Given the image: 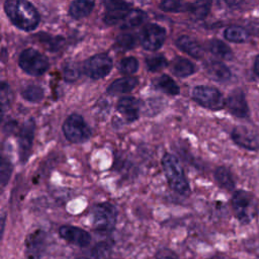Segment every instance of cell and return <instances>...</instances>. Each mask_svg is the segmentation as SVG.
<instances>
[{
  "mask_svg": "<svg viewBox=\"0 0 259 259\" xmlns=\"http://www.w3.org/2000/svg\"><path fill=\"white\" fill-rule=\"evenodd\" d=\"M4 9L11 22L22 30H32L39 22L36 9L26 0H6Z\"/></svg>",
  "mask_w": 259,
  "mask_h": 259,
  "instance_id": "6da1fadb",
  "label": "cell"
},
{
  "mask_svg": "<svg viewBox=\"0 0 259 259\" xmlns=\"http://www.w3.org/2000/svg\"><path fill=\"white\" fill-rule=\"evenodd\" d=\"M161 164L168 184L172 190L183 196L189 195L190 186L178 158L173 154L166 153L162 157Z\"/></svg>",
  "mask_w": 259,
  "mask_h": 259,
  "instance_id": "7a4b0ae2",
  "label": "cell"
},
{
  "mask_svg": "<svg viewBox=\"0 0 259 259\" xmlns=\"http://www.w3.org/2000/svg\"><path fill=\"white\" fill-rule=\"evenodd\" d=\"M62 130L65 138L74 144L85 143L91 137V130L83 116L78 113L70 114L65 119Z\"/></svg>",
  "mask_w": 259,
  "mask_h": 259,
  "instance_id": "3957f363",
  "label": "cell"
},
{
  "mask_svg": "<svg viewBox=\"0 0 259 259\" xmlns=\"http://www.w3.org/2000/svg\"><path fill=\"white\" fill-rule=\"evenodd\" d=\"M92 219V224L95 231L100 233H108L111 232L115 226L117 210L113 204L109 202H101L93 207Z\"/></svg>",
  "mask_w": 259,
  "mask_h": 259,
  "instance_id": "277c9868",
  "label": "cell"
},
{
  "mask_svg": "<svg viewBox=\"0 0 259 259\" xmlns=\"http://www.w3.org/2000/svg\"><path fill=\"white\" fill-rule=\"evenodd\" d=\"M19 66L29 75L40 76L48 70L49 62L47 58L36 50L26 49L19 57Z\"/></svg>",
  "mask_w": 259,
  "mask_h": 259,
  "instance_id": "5b68a950",
  "label": "cell"
},
{
  "mask_svg": "<svg viewBox=\"0 0 259 259\" xmlns=\"http://www.w3.org/2000/svg\"><path fill=\"white\" fill-rule=\"evenodd\" d=\"M232 205L237 219L246 224L255 214V202L253 196L245 190H237L232 197Z\"/></svg>",
  "mask_w": 259,
  "mask_h": 259,
  "instance_id": "8992f818",
  "label": "cell"
},
{
  "mask_svg": "<svg viewBox=\"0 0 259 259\" xmlns=\"http://www.w3.org/2000/svg\"><path fill=\"white\" fill-rule=\"evenodd\" d=\"M192 98L199 105L211 110H219L225 106L222 93L212 87L196 86L192 90Z\"/></svg>",
  "mask_w": 259,
  "mask_h": 259,
  "instance_id": "52a82bcc",
  "label": "cell"
},
{
  "mask_svg": "<svg viewBox=\"0 0 259 259\" xmlns=\"http://www.w3.org/2000/svg\"><path fill=\"white\" fill-rule=\"evenodd\" d=\"M35 123L32 118L26 120L18 132V150L21 163H25L31 153V148L34 139Z\"/></svg>",
  "mask_w": 259,
  "mask_h": 259,
  "instance_id": "ba28073f",
  "label": "cell"
},
{
  "mask_svg": "<svg viewBox=\"0 0 259 259\" xmlns=\"http://www.w3.org/2000/svg\"><path fill=\"white\" fill-rule=\"evenodd\" d=\"M112 68L111 59L105 54H98L91 57L84 64V72L92 79L105 77Z\"/></svg>",
  "mask_w": 259,
  "mask_h": 259,
  "instance_id": "9c48e42d",
  "label": "cell"
},
{
  "mask_svg": "<svg viewBox=\"0 0 259 259\" xmlns=\"http://www.w3.org/2000/svg\"><path fill=\"white\" fill-rule=\"evenodd\" d=\"M166 32L163 27L158 24H148L141 33V44L149 51L158 50L164 42Z\"/></svg>",
  "mask_w": 259,
  "mask_h": 259,
  "instance_id": "30bf717a",
  "label": "cell"
},
{
  "mask_svg": "<svg viewBox=\"0 0 259 259\" xmlns=\"http://www.w3.org/2000/svg\"><path fill=\"white\" fill-rule=\"evenodd\" d=\"M46 233L42 230H36L30 233L25 240L26 259H40L46 248Z\"/></svg>",
  "mask_w": 259,
  "mask_h": 259,
  "instance_id": "8fae6325",
  "label": "cell"
},
{
  "mask_svg": "<svg viewBox=\"0 0 259 259\" xmlns=\"http://www.w3.org/2000/svg\"><path fill=\"white\" fill-rule=\"evenodd\" d=\"M59 235L67 242L79 247H86L91 241V236L87 231L70 225L60 227Z\"/></svg>",
  "mask_w": 259,
  "mask_h": 259,
  "instance_id": "7c38bea8",
  "label": "cell"
},
{
  "mask_svg": "<svg viewBox=\"0 0 259 259\" xmlns=\"http://www.w3.org/2000/svg\"><path fill=\"white\" fill-rule=\"evenodd\" d=\"M106 12L104 21L108 24H114L124 18L130 11V5L124 0H103Z\"/></svg>",
  "mask_w": 259,
  "mask_h": 259,
  "instance_id": "4fadbf2b",
  "label": "cell"
},
{
  "mask_svg": "<svg viewBox=\"0 0 259 259\" xmlns=\"http://www.w3.org/2000/svg\"><path fill=\"white\" fill-rule=\"evenodd\" d=\"M232 140L240 147L247 150L259 149V136L244 126H236L231 134Z\"/></svg>",
  "mask_w": 259,
  "mask_h": 259,
  "instance_id": "5bb4252c",
  "label": "cell"
},
{
  "mask_svg": "<svg viewBox=\"0 0 259 259\" xmlns=\"http://www.w3.org/2000/svg\"><path fill=\"white\" fill-rule=\"evenodd\" d=\"M226 104L229 111L237 117L244 118V117H247L249 114V108H248L245 94L240 89L234 90L229 95Z\"/></svg>",
  "mask_w": 259,
  "mask_h": 259,
  "instance_id": "9a60e30c",
  "label": "cell"
},
{
  "mask_svg": "<svg viewBox=\"0 0 259 259\" xmlns=\"http://www.w3.org/2000/svg\"><path fill=\"white\" fill-rule=\"evenodd\" d=\"M117 111L127 122H133L139 118V101L134 97H123L117 103Z\"/></svg>",
  "mask_w": 259,
  "mask_h": 259,
  "instance_id": "2e32d148",
  "label": "cell"
},
{
  "mask_svg": "<svg viewBox=\"0 0 259 259\" xmlns=\"http://www.w3.org/2000/svg\"><path fill=\"white\" fill-rule=\"evenodd\" d=\"M205 71L209 78L218 82H226L231 77V72L229 68L223 63L217 61H211L207 63L205 66Z\"/></svg>",
  "mask_w": 259,
  "mask_h": 259,
  "instance_id": "e0dca14e",
  "label": "cell"
},
{
  "mask_svg": "<svg viewBox=\"0 0 259 259\" xmlns=\"http://www.w3.org/2000/svg\"><path fill=\"white\" fill-rule=\"evenodd\" d=\"M138 85V79L135 77H124L112 82L108 88L107 93L110 95H119L131 92Z\"/></svg>",
  "mask_w": 259,
  "mask_h": 259,
  "instance_id": "ac0fdd59",
  "label": "cell"
},
{
  "mask_svg": "<svg viewBox=\"0 0 259 259\" xmlns=\"http://www.w3.org/2000/svg\"><path fill=\"white\" fill-rule=\"evenodd\" d=\"M94 7V0H74L69 12L73 18L79 19L87 16Z\"/></svg>",
  "mask_w": 259,
  "mask_h": 259,
  "instance_id": "d6986e66",
  "label": "cell"
},
{
  "mask_svg": "<svg viewBox=\"0 0 259 259\" xmlns=\"http://www.w3.org/2000/svg\"><path fill=\"white\" fill-rule=\"evenodd\" d=\"M176 45L188 55L194 58H200L203 55L202 48L191 37L187 35H182L176 40Z\"/></svg>",
  "mask_w": 259,
  "mask_h": 259,
  "instance_id": "ffe728a7",
  "label": "cell"
},
{
  "mask_svg": "<svg viewBox=\"0 0 259 259\" xmlns=\"http://www.w3.org/2000/svg\"><path fill=\"white\" fill-rule=\"evenodd\" d=\"M214 179L217 183L227 189V190H233L235 187V181L233 178L232 173L229 169L226 167H218L214 171Z\"/></svg>",
  "mask_w": 259,
  "mask_h": 259,
  "instance_id": "44dd1931",
  "label": "cell"
},
{
  "mask_svg": "<svg viewBox=\"0 0 259 259\" xmlns=\"http://www.w3.org/2000/svg\"><path fill=\"white\" fill-rule=\"evenodd\" d=\"M193 64L183 58H177L172 64V72L177 77H187L194 72Z\"/></svg>",
  "mask_w": 259,
  "mask_h": 259,
  "instance_id": "7402d4cb",
  "label": "cell"
},
{
  "mask_svg": "<svg viewBox=\"0 0 259 259\" xmlns=\"http://www.w3.org/2000/svg\"><path fill=\"white\" fill-rule=\"evenodd\" d=\"M145 13L142 10L139 9H133L130 10L128 13L124 16V18L121 20V28L122 29H130L134 28L145 20Z\"/></svg>",
  "mask_w": 259,
  "mask_h": 259,
  "instance_id": "603a6c76",
  "label": "cell"
},
{
  "mask_svg": "<svg viewBox=\"0 0 259 259\" xmlns=\"http://www.w3.org/2000/svg\"><path fill=\"white\" fill-rule=\"evenodd\" d=\"M225 37L233 42H243L248 39L249 33L243 27L233 25L225 30Z\"/></svg>",
  "mask_w": 259,
  "mask_h": 259,
  "instance_id": "cb8c5ba5",
  "label": "cell"
},
{
  "mask_svg": "<svg viewBox=\"0 0 259 259\" xmlns=\"http://www.w3.org/2000/svg\"><path fill=\"white\" fill-rule=\"evenodd\" d=\"M157 87L169 95H177L179 94L178 85L167 75H162L157 79L156 82Z\"/></svg>",
  "mask_w": 259,
  "mask_h": 259,
  "instance_id": "d4e9b609",
  "label": "cell"
},
{
  "mask_svg": "<svg viewBox=\"0 0 259 259\" xmlns=\"http://www.w3.org/2000/svg\"><path fill=\"white\" fill-rule=\"evenodd\" d=\"M209 50L213 55L226 60H230L233 56L230 48L225 42L219 39H212L209 42Z\"/></svg>",
  "mask_w": 259,
  "mask_h": 259,
  "instance_id": "484cf974",
  "label": "cell"
},
{
  "mask_svg": "<svg viewBox=\"0 0 259 259\" xmlns=\"http://www.w3.org/2000/svg\"><path fill=\"white\" fill-rule=\"evenodd\" d=\"M162 10L167 12L190 11V4L184 3L182 0H163L160 4Z\"/></svg>",
  "mask_w": 259,
  "mask_h": 259,
  "instance_id": "4316f807",
  "label": "cell"
},
{
  "mask_svg": "<svg viewBox=\"0 0 259 259\" xmlns=\"http://www.w3.org/2000/svg\"><path fill=\"white\" fill-rule=\"evenodd\" d=\"M21 95L29 102H39L44 98V89L36 85H29L21 91Z\"/></svg>",
  "mask_w": 259,
  "mask_h": 259,
  "instance_id": "83f0119b",
  "label": "cell"
},
{
  "mask_svg": "<svg viewBox=\"0 0 259 259\" xmlns=\"http://www.w3.org/2000/svg\"><path fill=\"white\" fill-rule=\"evenodd\" d=\"M211 6V0H197L190 4V12L196 18H203L209 12Z\"/></svg>",
  "mask_w": 259,
  "mask_h": 259,
  "instance_id": "f1b7e54d",
  "label": "cell"
},
{
  "mask_svg": "<svg viewBox=\"0 0 259 259\" xmlns=\"http://www.w3.org/2000/svg\"><path fill=\"white\" fill-rule=\"evenodd\" d=\"M146 65L151 72H158L167 66V61L162 55L151 56L146 59Z\"/></svg>",
  "mask_w": 259,
  "mask_h": 259,
  "instance_id": "f546056e",
  "label": "cell"
},
{
  "mask_svg": "<svg viewBox=\"0 0 259 259\" xmlns=\"http://www.w3.org/2000/svg\"><path fill=\"white\" fill-rule=\"evenodd\" d=\"M11 173H12V164L7 157L3 156L1 159V169H0V182L2 187H4L7 184L11 176Z\"/></svg>",
  "mask_w": 259,
  "mask_h": 259,
  "instance_id": "4dcf8cb0",
  "label": "cell"
},
{
  "mask_svg": "<svg viewBox=\"0 0 259 259\" xmlns=\"http://www.w3.org/2000/svg\"><path fill=\"white\" fill-rule=\"evenodd\" d=\"M136 45V38L133 34L124 33L120 34L116 39V48L120 51H128Z\"/></svg>",
  "mask_w": 259,
  "mask_h": 259,
  "instance_id": "1f68e13d",
  "label": "cell"
},
{
  "mask_svg": "<svg viewBox=\"0 0 259 259\" xmlns=\"http://www.w3.org/2000/svg\"><path fill=\"white\" fill-rule=\"evenodd\" d=\"M119 71L123 74H133L138 70V61L134 57L125 58L119 63Z\"/></svg>",
  "mask_w": 259,
  "mask_h": 259,
  "instance_id": "d6a6232c",
  "label": "cell"
},
{
  "mask_svg": "<svg viewBox=\"0 0 259 259\" xmlns=\"http://www.w3.org/2000/svg\"><path fill=\"white\" fill-rule=\"evenodd\" d=\"M12 100V93L9 86L6 83H2L1 85V104H2V111L10 104Z\"/></svg>",
  "mask_w": 259,
  "mask_h": 259,
  "instance_id": "836d02e7",
  "label": "cell"
},
{
  "mask_svg": "<svg viewBox=\"0 0 259 259\" xmlns=\"http://www.w3.org/2000/svg\"><path fill=\"white\" fill-rule=\"evenodd\" d=\"M79 77V70L77 69L76 65L73 64H68L64 68V78L69 81H75Z\"/></svg>",
  "mask_w": 259,
  "mask_h": 259,
  "instance_id": "e575fe53",
  "label": "cell"
},
{
  "mask_svg": "<svg viewBox=\"0 0 259 259\" xmlns=\"http://www.w3.org/2000/svg\"><path fill=\"white\" fill-rule=\"evenodd\" d=\"M156 259H179L178 255L169 248H161L155 254Z\"/></svg>",
  "mask_w": 259,
  "mask_h": 259,
  "instance_id": "d590c367",
  "label": "cell"
},
{
  "mask_svg": "<svg viewBox=\"0 0 259 259\" xmlns=\"http://www.w3.org/2000/svg\"><path fill=\"white\" fill-rule=\"evenodd\" d=\"M16 125H17V122H16V121H9V122H7V123L4 125V130H5V131L7 130V133H11L13 130L16 128Z\"/></svg>",
  "mask_w": 259,
  "mask_h": 259,
  "instance_id": "8d00e7d4",
  "label": "cell"
},
{
  "mask_svg": "<svg viewBox=\"0 0 259 259\" xmlns=\"http://www.w3.org/2000/svg\"><path fill=\"white\" fill-rule=\"evenodd\" d=\"M243 0H225V2L231 6V7H235V6H238L239 4L242 3Z\"/></svg>",
  "mask_w": 259,
  "mask_h": 259,
  "instance_id": "74e56055",
  "label": "cell"
},
{
  "mask_svg": "<svg viewBox=\"0 0 259 259\" xmlns=\"http://www.w3.org/2000/svg\"><path fill=\"white\" fill-rule=\"evenodd\" d=\"M254 71L257 76H259V56L256 58L255 63H254Z\"/></svg>",
  "mask_w": 259,
  "mask_h": 259,
  "instance_id": "f35d334b",
  "label": "cell"
},
{
  "mask_svg": "<svg viewBox=\"0 0 259 259\" xmlns=\"http://www.w3.org/2000/svg\"><path fill=\"white\" fill-rule=\"evenodd\" d=\"M208 259H226V258L223 257V256H221V255H213V256H211V257L208 258Z\"/></svg>",
  "mask_w": 259,
  "mask_h": 259,
  "instance_id": "ab89813d",
  "label": "cell"
}]
</instances>
